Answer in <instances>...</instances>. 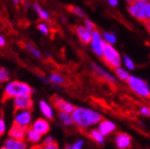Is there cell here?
Wrapping results in <instances>:
<instances>
[{"instance_id": "obj_45", "label": "cell", "mask_w": 150, "mask_h": 149, "mask_svg": "<svg viewBox=\"0 0 150 149\" xmlns=\"http://www.w3.org/2000/svg\"><path fill=\"white\" fill-rule=\"evenodd\" d=\"M146 1H147V2H150V0H146Z\"/></svg>"}, {"instance_id": "obj_37", "label": "cell", "mask_w": 150, "mask_h": 149, "mask_svg": "<svg viewBox=\"0 0 150 149\" xmlns=\"http://www.w3.org/2000/svg\"><path fill=\"white\" fill-rule=\"evenodd\" d=\"M23 7H25L26 9H28V8H30L31 7V3L29 1V0H25V1L23 2Z\"/></svg>"}, {"instance_id": "obj_32", "label": "cell", "mask_w": 150, "mask_h": 149, "mask_svg": "<svg viewBox=\"0 0 150 149\" xmlns=\"http://www.w3.org/2000/svg\"><path fill=\"white\" fill-rule=\"evenodd\" d=\"M140 114L145 116H150V108L147 106H142L140 108Z\"/></svg>"}, {"instance_id": "obj_6", "label": "cell", "mask_w": 150, "mask_h": 149, "mask_svg": "<svg viewBox=\"0 0 150 149\" xmlns=\"http://www.w3.org/2000/svg\"><path fill=\"white\" fill-rule=\"evenodd\" d=\"M128 12L133 18L139 22L146 23L147 21V17L142 6V0H137L135 3L129 5Z\"/></svg>"}, {"instance_id": "obj_16", "label": "cell", "mask_w": 150, "mask_h": 149, "mask_svg": "<svg viewBox=\"0 0 150 149\" xmlns=\"http://www.w3.org/2000/svg\"><path fill=\"white\" fill-rule=\"evenodd\" d=\"M116 126L114 122L107 120L102 121L98 125V130L103 134V136H108L115 131Z\"/></svg>"}, {"instance_id": "obj_5", "label": "cell", "mask_w": 150, "mask_h": 149, "mask_svg": "<svg viewBox=\"0 0 150 149\" xmlns=\"http://www.w3.org/2000/svg\"><path fill=\"white\" fill-rule=\"evenodd\" d=\"M104 45H105V41L103 40L102 34L98 30H95L92 32V39L89 43V46L91 47L92 52L100 58L102 57L103 54Z\"/></svg>"}, {"instance_id": "obj_12", "label": "cell", "mask_w": 150, "mask_h": 149, "mask_svg": "<svg viewBox=\"0 0 150 149\" xmlns=\"http://www.w3.org/2000/svg\"><path fill=\"white\" fill-rule=\"evenodd\" d=\"M27 129H28L27 127L13 123V125L11 127L9 130V136L11 137V138H13V139L23 140V138H25V136H26Z\"/></svg>"}, {"instance_id": "obj_28", "label": "cell", "mask_w": 150, "mask_h": 149, "mask_svg": "<svg viewBox=\"0 0 150 149\" xmlns=\"http://www.w3.org/2000/svg\"><path fill=\"white\" fill-rule=\"evenodd\" d=\"M37 30H39L42 35H44V36H47L49 34V32H50L49 26L45 22H41V23H38L37 24Z\"/></svg>"}, {"instance_id": "obj_3", "label": "cell", "mask_w": 150, "mask_h": 149, "mask_svg": "<svg viewBox=\"0 0 150 149\" xmlns=\"http://www.w3.org/2000/svg\"><path fill=\"white\" fill-rule=\"evenodd\" d=\"M102 60L104 63L112 69H116L122 66V57L119 51L115 47L114 45H110L105 43L103 54H102Z\"/></svg>"}, {"instance_id": "obj_7", "label": "cell", "mask_w": 150, "mask_h": 149, "mask_svg": "<svg viewBox=\"0 0 150 149\" xmlns=\"http://www.w3.org/2000/svg\"><path fill=\"white\" fill-rule=\"evenodd\" d=\"M90 67H91L92 71L95 73L99 79L104 80L109 83H115L116 82V78L112 75V73H110L107 70H105L104 67H102L101 65H99L96 63H91Z\"/></svg>"}, {"instance_id": "obj_8", "label": "cell", "mask_w": 150, "mask_h": 149, "mask_svg": "<svg viewBox=\"0 0 150 149\" xmlns=\"http://www.w3.org/2000/svg\"><path fill=\"white\" fill-rule=\"evenodd\" d=\"M14 110H31L33 107V101L30 95L18 96L13 98Z\"/></svg>"}, {"instance_id": "obj_36", "label": "cell", "mask_w": 150, "mask_h": 149, "mask_svg": "<svg viewBox=\"0 0 150 149\" xmlns=\"http://www.w3.org/2000/svg\"><path fill=\"white\" fill-rule=\"evenodd\" d=\"M6 40L5 39V37L0 34V48L4 47L6 46Z\"/></svg>"}, {"instance_id": "obj_15", "label": "cell", "mask_w": 150, "mask_h": 149, "mask_svg": "<svg viewBox=\"0 0 150 149\" xmlns=\"http://www.w3.org/2000/svg\"><path fill=\"white\" fill-rule=\"evenodd\" d=\"M32 129H34L36 131H38L40 134L41 135H45L47 134L49 129H50V125L48 123V121L43 118H40V119H38L32 125L31 127Z\"/></svg>"}, {"instance_id": "obj_26", "label": "cell", "mask_w": 150, "mask_h": 149, "mask_svg": "<svg viewBox=\"0 0 150 149\" xmlns=\"http://www.w3.org/2000/svg\"><path fill=\"white\" fill-rule=\"evenodd\" d=\"M61 121L65 125V126H70L73 123V120L72 117L70 115V114L68 113H64V112H59V114H58Z\"/></svg>"}, {"instance_id": "obj_14", "label": "cell", "mask_w": 150, "mask_h": 149, "mask_svg": "<svg viewBox=\"0 0 150 149\" xmlns=\"http://www.w3.org/2000/svg\"><path fill=\"white\" fill-rule=\"evenodd\" d=\"M115 145L118 149H129L131 146V138L124 132H119L115 137Z\"/></svg>"}, {"instance_id": "obj_11", "label": "cell", "mask_w": 150, "mask_h": 149, "mask_svg": "<svg viewBox=\"0 0 150 149\" xmlns=\"http://www.w3.org/2000/svg\"><path fill=\"white\" fill-rule=\"evenodd\" d=\"M92 32L87 29L84 25H79L75 27V34L78 37L79 40L84 45H89L92 39Z\"/></svg>"}, {"instance_id": "obj_43", "label": "cell", "mask_w": 150, "mask_h": 149, "mask_svg": "<svg viewBox=\"0 0 150 149\" xmlns=\"http://www.w3.org/2000/svg\"><path fill=\"white\" fill-rule=\"evenodd\" d=\"M64 149H70V145H66V147L64 148Z\"/></svg>"}, {"instance_id": "obj_9", "label": "cell", "mask_w": 150, "mask_h": 149, "mask_svg": "<svg viewBox=\"0 0 150 149\" xmlns=\"http://www.w3.org/2000/svg\"><path fill=\"white\" fill-rule=\"evenodd\" d=\"M51 102L53 105L59 112H64V113L72 114V112L75 109V106L72 104L67 102L64 98L57 97V96H53L51 97Z\"/></svg>"}, {"instance_id": "obj_2", "label": "cell", "mask_w": 150, "mask_h": 149, "mask_svg": "<svg viewBox=\"0 0 150 149\" xmlns=\"http://www.w3.org/2000/svg\"><path fill=\"white\" fill-rule=\"evenodd\" d=\"M33 89L31 87L23 81H13L6 84L3 93V100H8L11 98H14L18 96L23 95H31Z\"/></svg>"}, {"instance_id": "obj_18", "label": "cell", "mask_w": 150, "mask_h": 149, "mask_svg": "<svg viewBox=\"0 0 150 149\" xmlns=\"http://www.w3.org/2000/svg\"><path fill=\"white\" fill-rule=\"evenodd\" d=\"M5 146L11 149H27L26 144L23 140H17L13 138H9L6 141Z\"/></svg>"}, {"instance_id": "obj_42", "label": "cell", "mask_w": 150, "mask_h": 149, "mask_svg": "<svg viewBox=\"0 0 150 149\" xmlns=\"http://www.w3.org/2000/svg\"><path fill=\"white\" fill-rule=\"evenodd\" d=\"M1 83H3V80H2L1 76H0V84H1Z\"/></svg>"}, {"instance_id": "obj_19", "label": "cell", "mask_w": 150, "mask_h": 149, "mask_svg": "<svg viewBox=\"0 0 150 149\" xmlns=\"http://www.w3.org/2000/svg\"><path fill=\"white\" fill-rule=\"evenodd\" d=\"M47 78H48L49 82L52 83V86L64 85L66 83V79L63 75H61L60 73H57V72H51Z\"/></svg>"}, {"instance_id": "obj_20", "label": "cell", "mask_w": 150, "mask_h": 149, "mask_svg": "<svg viewBox=\"0 0 150 149\" xmlns=\"http://www.w3.org/2000/svg\"><path fill=\"white\" fill-rule=\"evenodd\" d=\"M41 134H40L38 131L32 128H30L27 129V132H26V136H25V138L29 141V142H31L33 144H36L38 142H40V139H41Z\"/></svg>"}, {"instance_id": "obj_38", "label": "cell", "mask_w": 150, "mask_h": 149, "mask_svg": "<svg viewBox=\"0 0 150 149\" xmlns=\"http://www.w3.org/2000/svg\"><path fill=\"white\" fill-rule=\"evenodd\" d=\"M144 23H145V27H146L147 32L150 34V21H146V22Z\"/></svg>"}, {"instance_id": "obj_17", "label": "cell", "mask_w": 150, "mask_h": 149, "mask_svg": "<svg viewBox=\"0 0 150 149\" xmlns=\"http://www.w3.org/2000/svg\"><path fill=\"white\" fill-rule=\"evenodd\" d=\"M39 105H40L41 113L45 115V117L49 120H53L54 119V111L52 109V106L48 103H47L45 100H40Z\"/></svg>"}, {"instance_id": "obj_27", "label": "cell", "mask_w": 150, "mask_h": 149, "mask_svg": "<svg viewBox=\"0 0 150 149\" xmlns=\"http://www.w3.org/2000/svg\"><path fill=\"white\" fill-rule=\"evenodd\" d=\"M70 11L71 13H72L75 16H77L79 18H81V19H85L86 18V13L83 11V9L80 6H70Z\"/></svg>"}, {"instance_id": "obj_31", "label": "cell", "mask_w": 150, "mask_h": 149, "mask_svg": "<svg viewBox=\"0 0 150 149\" xmlns=\"http://www.w3.org/2000/svg\"><path fill=\"white\" fill-rule=\"evenodd\" d=\"M6 122H5L3 114H0V137H1L6 132Z\"/></svg>"}, {"instance_id": "obj_29", "label": "cell", "mask_w": 150, "mask_h": 149, "mask_svg": "<svg viewBox=\"0 0 150 149\" xmlns=\"http://www.w3.org/2000/svg\"><path fill=\"white\" fill-rule=\"evenodd\" d=\"M31 149H58V145L55 142L50 144H43L41 145H35Z\"/></svg>"}, {"instance_id": "obj_23", "label": "cell", "mask_w": 150, "mask_h": 149, "mask_svg": "<svg viewBox=\"0 0 150 149\" xmlns=\"http://www.w3.org/2000/svg\"><path fill=\"white\" fill-rule=\"evenodd\" d=\"M102 37L103 40L105 41V43L110 44V45H115L117 42V36L115 35V32L112 31H104L102 33Z\"/></svg>"}, {"instance_id": "obj_40", "label": "cell", "mask_w": 150, "mask_h": 149, "mask_svg": "<svg viewBox=\"0 0 150 149\" xmlns=\"http://www.w3.org/2000/svg\"><path fill=\"white\" fill-rule=\"evenodd\" d=\"M124 1L128 4V5H131V4H133V3H135L137 0H124Z\"/></svg>"}, {"instance_id": "obj_22", "label": "cell", "mask_w": 150, "mask_h": 149, "mask_svg": "<svg viewBox=\"0 0 150 149\" xmlns=\"http://www.w3.org/2000/svg\"><path fill=\"white\" fill-rule=\"evenodd\" d=\"M115 73L116 77H117L119 80H121V81H125V82H127L128 80H129V77H130V73H129V71L126 68H123V67H122V66H120V67L115 69Z\"/></svg>"}, {"instance_id": "obj_33", "label": "cell", "mask_w": 150, "mask_h": 149, "mask_svg": "<svg viewBox=\"0 0 150 149\" xmlns=\"http://www.w3.org/2000/svg\"><path fill=\"white\" fill-rule=\"evenodd\" d=\"M82 146H83V140H79L73 145H70V149H82Z\"/></svg>"}, {"instance_id": "obj_41", "label": "cell", "mask_w": 150, "mask_h": 149, "mask_svg": "<svg viewBox=\"0 0 150 149\" xmlns=\"http://www.w3.org/2000/svg\"><path fill=\"white\" fill-rule=\"evenodd\" d=\"M45 55H46V56H47V57H51V53H49L48 51H46L45 52Z\"/></svg>"}, {"instance_id": "obj_35", "label": "cell", "mask_w": 150, "mask_h": 149, "mask_svg": "<svg viewBox=\"0 0 150 149\" xmlns=\"http://www.w3.org/2000/svg\"><path fill=\"white\" fill-rule=\"evenodd\" d=\"M107 3L112 7H116L119 5V0H107Z\"/></svg>"}, {"instance_id": "obj_30", "label": "cell", "mask_w": 150, "mask_h": 149, "mask_svg": "<svg viewBox=\"0 0 150 149\" xmlns=\"http://www.w3.org/2000/svg\"><path fill=\"white\" fill-rule=\"evenodd\" d=\"M83 25L87 28V29H88L89 30H91V31H94L96 30V25L94 24V23L91 21V20H89V19H84V23H83Z\"/></svg>"}, {"instance_id": "obj_24", "label": "cell", "mask_w": 150, "mask_h": 149, "mask_svg": "<svg viewBox=\"0 0 150 149\" xmlns=\"http://www.w3.org/2000/svg\"><path fill=\"white\" fill-rule=\"evenodd\" d=\"M25 49L32 55V56L36 59H41L42 58V54L41 52L34 45H32L31 43H26L24 45Z\"/></svg>"}, {"instance_id": "obj_4", "label": "cell", "mask_w": 150, "mask_h": 149, "mask_svg": "<svg viewBox=\"0 0 150 149\" xmlns=\"http://www.w3.org/2000/svg\"><path fill=\"white\" fill-rule=\"evenodd\" d=\"M127 83L129 88L138 96L145 98L150 97V88L145 80L134 75H130Z\"/></svg>"}, {"instance_id": "obj_39", "label": "cell", "mask_w": 150, "mask_h": 149, "mask_svg": "<svg viewBox=\"0 0 150 149\" xmlns=\"http://www.w3.org/2000/svg\"><path fill=\"white\" fill-rule=\"evenodd\" d=\"M53 142H54V139H53L51 137H48V138H47L45 139L44 144H50V143H53Z\"/></svg>"}, {"instance_id": "obj_21", "label": "cell", "mask_w": 150, "mask_h": 149, "mask_svg": "<svg viewBox=\"0 0 150 149\" xmlns=\"http://www.w3.org/2000/svg\"><path fill=\"white\" fill-rule=\"evenodd\" d=\"M88 137L90 139L97 142L98 145L105 144V138L98 129H91L88 132Z\"/></svg>"}, {"instance_id": "obj_44", "label": "cell", "mask_w": 150, "mask_h": 149, "mask_svg": "<svg viewBox=\"0 0 150 149\" xmlns=\"http://www.w3.org/2000/svg\"><path fill=\"white\" fill-rule=\"evenodd\" d=\"M1 149H11V148H7V147H6V146H4V147H2Z\"/></svg>"}, {"instance_id": "obj_1", "label": "cell", "mask_w": 150, "mask_h": 149, "mask_svg": "<svg viewBox=\"0 0 150 149\" xmlns=\"http://www.w3.org/2000/svg\"><path fill=\"white\" fill-rule=\"evenodd\" d=\"M73 123L81 129L88 128L102 121V116L98 112L84 107H77L72 112Z\"/></svg>"}, {"instance_id": "obj_10", "label": "cell", "mask_w": 150, "mask_h": 149, "mask_svg": "<svg viewBox=\"0 0 150 149\" xmlns=\"http://www.w3.org/2000/svg\"><path fill=\"white\" fill-rule=\"evenodd\" d=\"M31 119H32L31 110H18V111H15L14 123L24 126V127H28L31 122Z\"/></svg>"}, {"instance_id": "obj_13", "label": "cell", "mask_w": 150, "mask_h": 149, "mask_svg": "<svg viewBox=\"0 0 150 149\" xmlns=\"http://www.w3.org/2000/svg\"><path fill=\"white\" fill-rule=\"evenodd\" d=\"M30 8H32V10L35 12V13L38 15V17H39L42 22H45V23L50 22V20H51L50 13L47 9L43 8L42 6L40 5L38 2L31 3V7Z\"/></svg>"}, {"instance_id": "obj_25", "label": "cell", "mask_w": 150, "mask_h": 149, "mask_svg": "<svg viewBox=\"0 0 150 149\" xmlns=\"http://www.w3.org/2000/svg\"><path fill=\"white\" fill-rule=\"evenodd\" d=\"M122 64L124 65V68H126L128 71H133L136 67L134 61L126 54L122 56Z\"/></svg>"}, {"instance_id": "obj_34", "label": "cell", "mask_w": 150, "mask_h": 149, "mask_svg": "<svg viewBox=\"0 0 150 149\" xmlns=\"http://www.w3.org/2000/svg\"><path fill=\"white\" fill-rule=\"evenodd\" d=\"M25 1V0H11V2H12V4L14 6H20L21 5H23V2Z\"/></svg>"}]
</instances>
